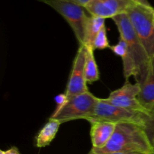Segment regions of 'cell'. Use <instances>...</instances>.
I'll return each mask as SVG.
<instances>
[{"mask_svg": "<svg viewBox=\"0 0 154 154\" xmlns=\"http://www.w3.org/2000/svg\"><path fill=\"white\" fill-rule=\"evenodd\" d=\"M110 49L113 51L114 54L121 57L122 60H124L128 55L127 45H126V42L122 38H120L117 45L111 46Z\"/></svg>", "mask_w": 154, "mask_h": 154, "instance_id": "2e32d148", "label": "cell"}, {"mask_svg": "<svg viewBox=\"0 0 154 154\" xmlns=\"http://www.w3.org/2000/svg\"><path fill=\"white\" fill-rule=\"evenodd\" d=\"M154 153L150 138L143 126L136 123H117L111 139L102 148H92L88 154Z\"/></svg>", "mask_w": 154, "mask_h": 154, "instance_id": "7a4b0ae2", "label": "cell"}, {"mask_svg": "<svg viewBox=\"0 0 154 154\" xmlns=\"http://www.w3.org/2000/svg\"><path fill=\"white\" fill-rule=\"evenodd\" d=\"M64 1H69L71 2L75 3L77 5H79L81 6H83V7H85L88 4L89 2H90L91 0H64Z\"/></svg>", "mask_w": 154, "mask_h": 154, "instance_id": "d6986e66", "label": "cell"}, {"mask_svg": "<svg viewBox=\"0 0 154 154\" xmlns=\"http://www.w3.org/2000/svg\"><path fill=\"white\" fill-rule=\"evenodd\" d=\"M99 102L90 91L76 95L67 100L60 109L55 111L51 118L57 119L62 123L75 120H86L93 116Z\"/></svg>", "mask_w": 154, "mask_h": 154, "instance_id": "277c9868", "label": "cell"}, {"mask_svg": "<svg viewBox=\"0 0 154 154\" xmlns=\"http://www.w3.org/2000/svg\"><path fill=\"white\" fill-rule=\"evenodd\" d=\"M126 13L149 57L154 58V8L133 3Z\"/></svg>", "mask_w": 154, "mask_h": 154, "instance_id": "3957f363", "label": "cell"}, {"mask_svg": "<svg viewBox=\"0 0 154 154\" xmlns=\"http://www.w3.org/2000/svg\"><path fill=\"white\" fill-rule=\"evenodd\" d=\"M133 3L132 0H91L84 8L92 16L112 19L126 13Z\"/></svg>", "mask_w": 154, "mask_h": 154, "instance_id": "9c48e42d", "label": "cell"}, {"mask_svg": "<svg viewBox=\"0 0 154 154\" xmlns=\"http://www.w3.org/2000/svg\"><path fill=\"white\" fill-rule=\"evenodd\" d=\"M110 154H135L132 153H110Z\"/></svg>", "mask_w": 154, "mask_h": 154, "instance_id": "603a6c76", "label": "cell"}, {"mask_svg": "<svg viewBox=\"0 0 154 154\" xmlns=\"http://www.w3.org/2000/svg\"><path fill=\"white\" fill-rule=\"evenodd\" d=\"M138 100L147 112L154 107V58L151 59L147 75L139 83Z\"/></svg>", "mask_w": 154, "mask_h": 154, "instance_id": "8fae6325", "label": "cell"}, {"mask_svg": "<svg viewBox=\"0 0 154 154\" xmlns=\"http://www.w3.org/2000/svg\"><path fill=\"white\" fill-rule=\"evenodd\" d=\"M90 138L93 148L105 147L112 137L116 129L117 123L108 121L90 122Z\"/></svg>", "mask_w": 154, "mask_h": 154, "instance_id": "30bf717a", "label": "cell"}, {"mask_svg": "<svg viewBox=\"0 0 154 154\" xmlns=\"http://www.w3.org/2000/svg\"><path fill=\"white\" fill-rule=\"evenodd\" d=\"M60 14L70 26L79 45L84 44L86 25L89 16L85 8L64 0H39Z\"/></svg>", "mask_w": 154, "mask_h": 154, "instance_id": "8992f818", "label": "cell"}, {"mask_svg": "<svg viewBox=\"0 0 154 154\" xmlns=\"http://www.w3.org/2000/svg\"><path fill=\"white\" fill-rule=\"evenodd\" d=\"M68 100V98L66 96V95L65 93H63V94H60L56 97V102H57V107L56 108L55 111H57V110L60 109L66 103Z\"/></svg>", "mask_w": 154, "mask_h": 154, "instance_id": "ac0fdd59", "label": "cell"}, {"mask_svg": "<svg viewBox=\"0 0 154 154\" xmlns=\"http://www.w3.org/2000/svg\"><path fill=\"white\" fill-rule=\"evenodd\" d=\"M107 48H111L109 44L108 35H107V29L105 26L100 30L96 37L93 43V50H105Z\"/></svg>", "mask_w": 154, "mask_h": 154, "instance_id": "9a60e30c", "label": "cell"}, {"mask_svg": "<svg viewBox=\"0 0 154 154\" xmlns=\"http://www.w3.org/2000/svg\"><path fill=\"white\" fill-rule=\"evenodd\" d=\"M87 60L85 65V74L86 80L87 84H93L98 81L100 78L99 68L96 63L94 56V50L93 48H87Z\"/></svg>", "mask_w": 154, "mask_h": 154, "instance_id": "5bb4252c", "label": "cell"}, {"mask_svg": "<svg viewBox=\"0 0 154 154\" xmlns=\"http://www.w3.org/2000/svg\"><path fill=\"white\" fill-rule=\"evenodd\" d=\"M112 20L120 33V38L123 39L128 47V55L123 60L125 78L128 81L133 76L136 83H139L147 75L151 59L137 35L127 14H119Z\"/></svg>", "mask_w": 154, "mask_h": 154, "instance_id": "6da1fadb", "label": "cell"}, {"mask_svg": "<svg viewBox=\"0 0 154 154\" xmlns=\"http://www.w3.org/2000/svg\"><path fill=\"white\" fill-rule=\"evenodd\" d=\"M132 1L134 3H135V4L141 5L145 6V7H149V8L153 7L147 0H132Z\"/></svg>", "mask_w": 154, "mask_h": 154, "instance_id": "ffe728a7", "label": "cell"}, {"mask_svg": "<svg viewBox=\"0 0 154 154\" xmlns=\"http://www.w3.org/2000/svg\"><path fill=\"white\" fill-rule=\"evenodd\" d=\"M139 93V84H132L127 81L123 87L111 92L105 100L115 106L147 113L138 100Z\"/></svg>", "mask_w": 154, "mask_h": 154, "instance_id": "ba28073f", "label": "cell"}, {"mask_svg": "<svg viewBox=\"0 0 154 154\" xmlns=\"http://www.w3.org/2000/svg\"><path fill=\"white\" fill-rule=\"evenodd\" d=\"M61 124L62 123L60 120L51 117L36 135V147L42 148V147L50 145L57 136V134Z\"/></svg>", "mask_w": 154, "mask_h": 154, "instance_id": "7c38bea8", "label": "cell"}, {"mask_svg": "<svg viewBox=\"0 0 154 154\" xmlns=\"http://www.w3.org/2000/svg\"><path fill=\"white\" fill-rule=\"evenodd\" d=\"M0 154H5V152H4V150H0Z\"/></svg>", "mask_w": 154, "mask_h": 154, "instance_id": "cb8c5ba5", "label": "cell"}, {"mask_svg": "<svg viewBox=\"0 0 154 154\" xmlns=\"http://www.w3.org/2000/svg\"><path fill=\"white\" fill-rule=\"evenodd\" d=\"M147 113L135 110L120 108L108 103L105 99H99L93 116L88 122L108 121L114 123H132L144 128Z\"/></svg>", "mask_w": 154, "mask_h": 154, "instance_id": "5b68a950", "label": "cell"}, {"mask_svg": "<svg viewBox=\"0 0 154 154\" xmlns=\"http://www.w3.org/2000/svg\"><path fill=\"white\" fill-rule=\"evenodd\" d=\"M153 19H154V16H153Z\"/></svg>", "mask_w": 154, "mask_h": 154, "instance_id": "484cf974", "label": "cell"}, {"mask_svg": "<svg viewBox=\"0 0 154 154\" xmlns=\"http://www.w3.org/2000/svg\"><path fill=\"white\" fill-rule=\"evenodd\" d=\"M135 154H147V153H135ZM150 154H154V153H150Z\"/></svg>", "mask_w": 154, "mask_h": 154, "instance_id": "d4e9b609", "label": "cell"}, {"mask_svg": "<svg viewBox=\"0 0 154 154\" xmlns=\"http://www.w3.org/2000/svg\"><path fill=\"white\" fill-rule=\"evenodd\" d=\"M150 141H151V144H152V145H153V149H154V135L153 136V138L150 139Z\"/></svg>", "mask_w": 154, "mask_h": 154, "instance_id": "7402d4cb", "label": "cell"}, {"mask_svg": "<svg viewBox=\"0 0 154 154\" xmlns=\"http://www.w3.org/2000/svg\"><path fill=\"white\" fill-rule=\"evenodd\" d=\"M144 129L150 140L154 135V107L147 112Z\"/></svg>", "mask_w": 154, "mask_h": 154, "instance_id": "e0dca14e", "label": "cell"}, {"mask_svg": "<svg viewBox=\"0 0 154 154\" xmlns=\"http://www.w3.org/2000/svg\"><path fill=\"white\" fill-rule=\"evenodd\" d=\"M87 51V47L80 45L74 60L72 72L65 92L68 99L76 95L89 91L85 74Z\"/></svg>", "mask_w": 154, "mask_h": 154, "instance_id": "52a82bcc", "label": "cell"}, {"mask_svg": "<svg viewBox=\"0 0 154 154\" xmlns=\"http://www.w3.org/2000/svg\"><path fill=\"white\" fill-rule=\"evenodd\" d=\"M105 26V19L96 16H89L84 34L83 45L87 48H93V43L100 30Z\"/></svg>", "mask_w": 154, "mask_h": 154, "instance_id": "4fadbf2b", "label": "cell"}, {"mask_svg": "<svg viewBox=\"0 0 154 154\" xmlns=\"http://www.w3.org/2000/svg\"><path fill=\"white\" fill-rule=\"evenodd\" d=\"M5 154H20L19 150L16 147H11L8 150H4Z\"/></svg>", "mask_w": 154, "mask_h": 154, "instance_id": "44dd1931", "label": "cell"}]
</instances>
